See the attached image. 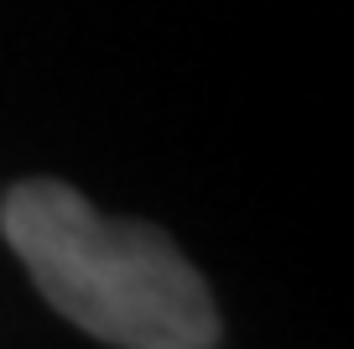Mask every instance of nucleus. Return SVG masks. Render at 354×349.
Segmentation results:
<instances>
[{
	"mask_svg": "<svg viewBox=\"0 0 354 349\" xmlns=\"http://www.w3.org/2000/svg\"><path fill=\"white\" fill-rule=\"evenodd\" d=\"M0 229L47 303L104 344L214 349L219 339L209 287L162 229L104 219L63 183L11 188Z\"/></svg>",
	"mask_w": 354,
	"mask_h": 349,
	"instance_id": "nucleus-1",
	"label": "nucleus"
}]
</instances>
